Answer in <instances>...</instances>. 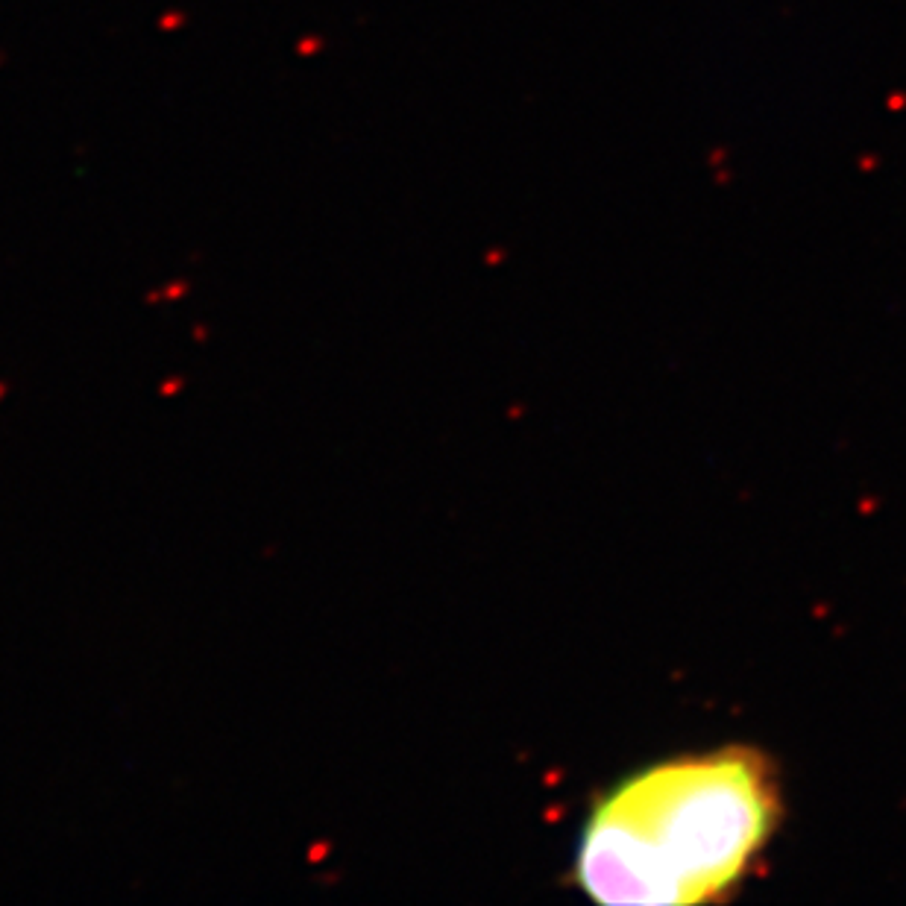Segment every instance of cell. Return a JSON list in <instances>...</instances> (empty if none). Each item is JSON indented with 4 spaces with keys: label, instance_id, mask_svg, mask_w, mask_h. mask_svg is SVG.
Returning a JSON list of instances; mask_svg holds the SVG:
<instances>
[{
    "label": "cell",
    "instance_id": "cell-1",
    "mask_svg": "<svg viewBox=\"0 0 906 906\" xmlns=\"http://www.w3.org/2000/svg\"><path fill=\"white\" fill-rule=\"evenodd\" d=\"M780 816L777 769L760 748L669 757L593 804L573 880L602 906L719 903L765 857Z\"/></svg>",
    "mask_w": 906,
    "mask_h": 906
}]
</instances>
